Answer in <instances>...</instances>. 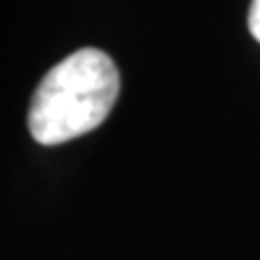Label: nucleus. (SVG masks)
Segmentation results:
<instances>
[{"instance_id":"f257e3e1","label":"nucleus","mask_w":260,"mask_h":260,"mask_svg":"<svg viewBox=\"0 0 260 260\" xmlns=\"http://www.w3.org/2000/svg\"><path fill=\"white\" fill-rule=\"evenodd\" d=\"M121 77L99 48H82L53 65L29 104V133L41 145H60L99 128L118 99Z\"/></svg>"},{"instance_id":"f03ea898","label":"nucleus","mask_w":260,"mask_h":260,"mask_svg":"<svg viewBox=\"0 0 260 260\" xmlns=\"http://www.w3.org/2000/svg\"><path fill=\"white\" fill-rule=\"evenodd\" d=\"M248 29L251 34L260 41V0H253L251 10H248Z\"/></svg>"}]
</instances>
